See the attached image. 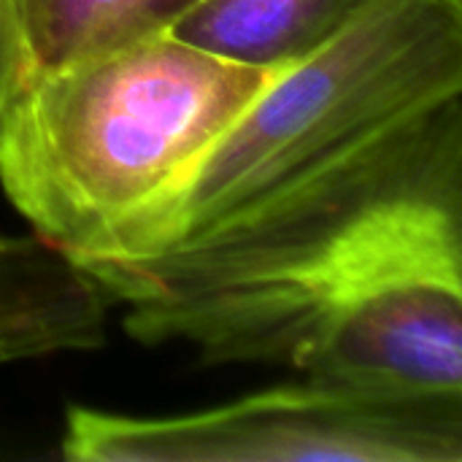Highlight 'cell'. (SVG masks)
Wrapping results in <instances>:
<instances>
[{
    "mask_svg": "<svg viewBox=\"0 0 462 462\" xmlns=\"http://www.w3.org/2000/svg\"><path fill=\"white\" fill-rule=\"evenodd\" d=\"M84 268L143 346L462 393V92L200 241Z\"/></svg>",
    "mask_w": 462,
    "mask_h": 462,
    "instance_id": "obj_1",
    "label": "cell"
},
{
    "mask_svg": "<svg viewBox=\"0 0 462 462\" xmlns=\"http://www.w3.org/2000/svg\"><path fill=\"white\" fill-rule=\"evenodd\" d=\"M276 73L160 32L24 76L0 119V187L79 265L125 260Z\"/></svg>",
    "mask_w": 462,
    "mask_h": 462,
    "instance_id": "obj_2",
    "label": "cell"
},
{
    "mask_svg": "<svg viewBox=\"0 0 462 462\" xmlns=\"http://www.w3.org/2000/svg\"><path fill=\"white\" fill-rule=\"evenodd\" d=\"M460 92L462 0H376L265 84L125 260L200 241Z\"/></svg>",
    "mask_w": 462,
    "mask_h": 462,
    "instance_id": "obj_3",
    "label": "cell"
},
{
    "mask_svg": "<svg viewBox=\"0 0 462 462\" xmlns=\"http://www.w3.org/2000/svg\"><path fill=\"white\" fill-rule=\"evenodd\" d=\"M60 455L70 462H462V393L300 376L179 417L70 406Z\"/></svg>",
    "mask_w": 462,
    "mask_h": 462,
    "instance_id": "obj_4",
    "label": "cell"
},
{
    "mask_svg": "<svg viewBox=\"0 0 462 462\" xmlns=\"http://www.w3.org/2000/svg\"><path fill=\"white\" fill-rule=\"evenodd\" d=\"M103 284L73 257L32 236H0V365L106 344Z\"/></svg>",
    "mask_w": 462,
    "mask_h": 462,
    "instance_id": "obj_5",
    "label": "cell"
},
{
    "mask_svg": "<svg viewBox=\"0 0 462 462\" xmlns=\"http://www.w3.org/2000/svg\"><path fill=\"white\" fill-rule=\"evenodd\" d=\"M376 0H200L168 35L214 57L287 70L338 38Z\"/></svg>",
    "mask_w": 462,
    "mask_h": 462,
    "instance_id": "obj_6",
    "label": "cell"
},
{
    "mask_svg": "<svg viewBox=\"0 0 462 462\" xmlns=\"http://www.w3.org/2000/svg\"><path fill=\"white\" fill-rule=\"evenodd\" d=\"M24 76L168 32L200 0H11Z\"/></svg>",
    "mask_w": 462,
    "mask_h": 462,
    "instance_id": "obj_7",
    "label": "cell"
},
{
    "mask_svg": "<svg viewBox=\"0 0 462 462\" xmlns=\"http://www.w3.org/2000/svg\"><path fill=\"white\" fill-rule=\"evenodd\" d=\"M22 79H24V57H22V41L14 16V3L0 0V119Z\"/></svg>",
    "mask_w": 462,
    "mask_h": 462,
    "instance_id": "obj_8",
    "label": "cell"
}]
</instances>
